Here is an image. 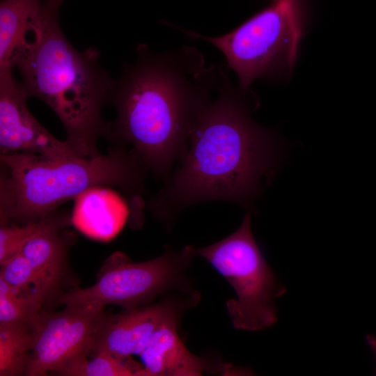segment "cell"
<instances>
[{"instance_id":"6da1fadb","label":"cell","mask_w":376,"mask_h":376,"mask_svg":"<svg viewBox=\"0 0 376 376\" xmlns=\"http://www.w3.org/2000/svg\"><path fill=\"white\" fill-rule=\"evenodd\" d=\"M192 123L187 144L149 201L158 220L170 224L184 208L209 201L250 206L276 166L273 134L257 125L242 95L219 66Z\"/></svg>"},{"instance_id":"7a4b0ae2","label":"cell","mask_w":376,"mask_h":376,"mask_svg":"<svg viewBox=\"0 0 376 376\" xmlns=\"http://www.w3.org/2000/svg\"><path fill=\"white\" fill-rule=\"evenodd\" d=\"M214 73L191 47L155 54L140 45L136 61L113 81L108 104L116 117L105 137L127 146L148 172L165 180L185 150Z\"/></svg>"},{"instance_id":"3957f363","label":"cell","mask_w":376,"mask_h":376,"mask_svg":"<svg viewBox=\"0 0 376 376\" xmlns=\"http://www.w3.org/2000/svg\"><path fill=\"white\" fill-rule=\"evenodd\" d=\"M64 1L43 0L36 36L15 68L29 97L39 98L58 116L65 140L81 157H94L107 131L102 110L114 80L99 65L95 49L79 52L64 35L58 19Z\"/></svg>"},{"instance_id":"277c9868","label":"cell","mask_w":376,"mask_h":376,"mask_svg":"<svg viewBox=\"0 0 376 376\" xmlns=\"http://www.w3.org/2000/svg\"><path fill=\"white\" fill-rule=\"evenodd\" d=\"M0 222L38 221L88 191L114 187L139 196L148 171L125 145L111 143L105 155L49 158L36 154L0 155Z\"/></svg>"},{"instance_id":"5b68a950","label":"cell","mask_w":376,"mask_h":376,"mask_svg":"<svg viewBox=\"0 0 376 376\" xmlns=\"http://www.w3.org/2000/svg\"><path fill=\"white\" fill-rule=\"evenodd\" d=\"M230 284L236 298L226 301L228 314L237 329L258 331L277 321L276 299L286 290L265 260L246 213L240 227L211 245L195 249Z\"/></svg>"},{"instance_id":"8992f818","label":"cell","mask_w":376,"mask_h":376,"mask_svg":"<svg viewBox=\"0 0 376 376\" xmlns=\"http://www.w3.org/2000/svg\"><path fill=\"white\" fill-rule=\"evenodd\" d=\"M301 31L298 0H273L268 8L226 35L185 33L221 51L227 66L238 77L240 90L246 93L256 79L292 70Z\"/></svg>"},{"instance_id":"52a82bcc","label":"cell","mask_w":376,"mask_h":376,"mask_svg":"<svg viewBox=\"0 0 376 376\" xmlns=\"http://www.w3.org/2000/svg\"><path fill=\"white\" fill-rule=\"evenodd\" d=\"M196 256L191 246L143 262H134L116 251L104 261L93 285L66 292L56 302L64 306L116 304L130 309L150 304L169 292H189L185 272Z\"/></svg>"},{"instance_id":"ba28073f","label":"cell","mask_w":376,"mask_h":376,"mask_svg":"<svg viewBox=\"0 0 376 376\" xmlns=\"http://www.w3.org/2000/svg\"><path fill=\"white\" fill-rule=\"evenodd\" d=\"M55 313H41L33 331V345L25 375L56 373L75 358L89 355L104 306L68 305Z\"/></svg>"},{"instance_id":"9c48e42d","label":"cell","mask_w":376,"mask_h":376,"mask_svg":"<svg viewBox=\"0 0 376 376\" xmlns=\"http://www.w3.org/2000/svg\"><path fill=\"white\" fill-rule=\"evenodd\" d=\"M182 292L119 313H103L95 331L89 354L105 353L120 359L139 355L162 324L180 318L185 311L199 301L198 292L181 295Z\"/></svg>"},{"instance_id":"30bf717a","label":"cell","mask_w":376,"mask_h":376,"mask_svg":"<svg viewBox=\"0 0 376 376\" xmlns=\"http://www.w3.org/2000/svg\"><path fill=\"white\" fill-rule=\"evenodd\" d=\"M29 98L13 70H0L1 155L28 153L49 158L80 156L67 140L57 139L38 123L27 107Z\"/></svg>"},{"instance_id":"8fae6325","label":"cell","mask_w":376,"mask_h":376,"mask_svg":"<svg viewBox=\"0 0 376 376\" xmlns=\"http://www.w3.org/2000/svg\"><path fill=\"white\" fill-rule=\"evenodd\" d=\"M180 318L162 324L139 355L146 376H198L205 374L249 375L244 370L209 357L191 352L178 333Z\"/></svg>"},{"instance_id":"7c38bea8","label":"cell","mask_w":376,"mask_h":376,"mask_svg":"<svg viewBox=\"0 0 376 376\" xmlns=\"http://www.w3.org/2000/svg\"><path fill=\"white\" fill-rule=\"evenodd\" d=\"M72 221L67 212L57 209L42 219L41 224L20 253L44 284L49 297L63 274L68 243L61 230Z\"/></svg>"},{"instance_id":"4fadbf2b","label":"cell","mask_w":376,"mask_h":376,"mask_svg":"<svg viewBox=\"0 0 376 376\" xmlns=\"http://www.w3.org/2000/svg\"><path fill=\"white\" fill-rule=\"evenodd\" d=\"M43 0H1L0 70H13L38 31Z\"/></svg>"},{"instance_id":"5bb4252c","label":"cell","mask_w":376,"mask_h":376,"mask_svg":"<svg viewBox=\"0 0 376 376\" xmlns=\"http://www.w3.org/2000/svg\"><path fill=\"white\" fill-rule=\"evenodd\" d=\"M33 331L24 325L0 324V376L26 375Z\"/></svg>"},{"instance_id":"9a60e30c","label":"cell","mask_w":376,"mask_h":376,"mask_svg":"<svg viewBox=\"0 0 376 376\" xmlns=\"http://www.w3.org/2000/svg\"><path fill=\"white\" fill-rule=\"evenodd\" d=\"M83 354L70 361L55 375L68 376H146L144 368L132 357L120 359L98 353L87 359Z\"/></svg>"},{"instance_id":"2e32d148","label":"cell","mask_w":376,"mask_h":376,"mask_svg":"<svg viewBox=\"0 0 376 376\" xmlns=\"http://www.w3.org/2000/svg\"><path fill=\"white\" fill-rule=\"evenodd\" d=\"M0 277L17 292L41 306L50 297L44 284L20 252L1 265Z\"/></svg>"},{"instance_id":"e0dca14e","label":"cell","mask_w":376,"mask_h":376,"mask_svg":"<svg viewBox=\"0 0 376 376\" xmlns=\"http://www.w3.org/2000/svg\"><path fill=\"white\" fill-rule=\"evenodd\" d=\"M42 306L17 292L0 277V324H13L36 329Z\"/></svg>"},{"instance_id":"ac0fdd59","label":"cell","mask_w":376,"mask_h":376,"mask_svg":"<svg viewBox=\"0 0 376 376\" xmlns=\"http://www.w3.org/2000/svg\"><path fill=\"white\" fill-rule=\"evenodd\" d=\"M42 219L25 224L8 223L0 227V265L20 251L25 243L33 235Z\"/></svg>"}]
</instances>
